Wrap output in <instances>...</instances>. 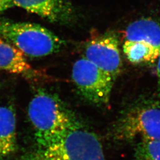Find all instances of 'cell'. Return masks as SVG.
Instances as JSON below:
<instances>
[{
	"mask_svg": "<svg viewBox=\"0 0 160 160\" xmlns=\"http://www.w3.org/2000/svg\"><path fill=\"white\" fill-rule=\"evenodd\" d=\"M28 115L38 147L57 142L80 123L57 95L43 90H39L32 98Z\"/></svg>",
	"mask_w": 160,
	"mask_h": 160,
	"instance_id": "6da1fadb",
	"label": "cell"
},
{
	"mask_svg": "<svg viewBox=\"0 0 160 160\" xmlns=\"http://www.w3.org/2000/svg\"><path fill=\"white\" fill-rule=\"evenodd\" d=\"M23 160H106L97 135L81 123L57 142L38 147Z\"/></svg>",
	"mask_w": 160,
	"mask_h": 160,
	"instance_id": "7a4b0ae2",
	"label": "cell"
},
{
	"mask_svg": "<svg viewBox=\"0 0 160 160\" xmlns=\"http://www.w3.org/2000/svg\"><path fill=\"white\" fill-rule=\"evenodd\" d=\"M0 38L16 46L26 56L46 57L59 51L65 42L39 24L0 18Z\"/></svg>",
	"mask_w": 160,
	"mask_h": 160,
	"instance_id": "3957f363",
	"label": "cell"
},
{
	"mask_svg": "<svg viewBox=\"0 0 160 160\" xmlns=\"http://www.w3.org/2000/svg\"><path fill=\"white\" fill-rule=\"evenodd\" d=\"M114 139L121 141H160V103L143 100L132 105L114 125Z\"/></svg>",
	"mask_w": 160,
	"mask_h": 160,
	"instance_id": "277c9868",
	"label": "cell"
},
{
	"mask_svg": "<svg viewBox=\"0 0 160 160\" xmlns=\"http://www.w3.org/2000/svg\"><path fill=\"white\" fill-rule=\"evenodd\" d=\"M123 51L133 64L153 63L160 54V24L151 18H142L126 28Z\"/></svg>",
	"mask_w": 160,
	"mask_h": 160,
	"instance_id": "5b68a950",
	"label": "cell"
},
{
	"mask_svg": "<svg viewBox=\"0 0 160 160\" xmlns=\"http://www.w3.org/2000/svg\"><path fill=\"white\" fill-rule=\"evenodd\" d=\"M72 78L81 96L96 104H108L113 86V78L84 57L75 61Z\"/></svg>",
	"mask_w": 160,
	"mask_h": 160,
	"instance_id": "8992f818",
	"label": "cell"
},
{
	"mask_svg": "<svg viewBox=\"0 0 160 160\" xmlns=\"http://www.w3.org/2000/svg\"><path fill=\"white\" fill-rule=\"evenodd\" d=\"M84 58L116 80L122 68L118 37L106 33L90 39L86 44Z\"/></svg>",
	"mask_w": 160,
	"mask_h": 160,
	"instance_id": "52a82bcc",
	"label": "cell"
},
{
	"mask_svg": "<svg viewBox=\"0 0 160 160\" xmlns=\"http://www.w3.org/2000/svg\"><path fill=\"white\" fill-rule=\"evenodd\" d=\"M16 6L61 25H70L77 18V12L68 0H13Z\"/></svg>",
	"mask_w": 160,
	"mask_h": 160,
	"instance_id": "ba28073f",
	"label": "cell"
},
{
	"mask_svg": "<svg viewBox=\"0 0 160 160\" xmlns=\"http://www.w3.org/2000/svg\"><path fill=\"white\" fill-rule=\"evenodd\" d=\"M0 70L30 79L39 76V72L33 68L23 53L2 38H0Z\"/></svg>",
	"mask_w": 160,
	"mask_h": 160,
	"instance_id": "9c48e42d",
	"label": "cell"
},
{
	"mask_svg": "<svg viewBox=\"0 0 160 160\" xmlns=\"http://www.w3.org/2000/svg\"><path fill=\"white\" fill-rule=\"evenodd\" d=\"M16 116L10 106H0V159L12 154L17 149Z\"/></svg>",
	"mask_w": 160,
	"mask_h": 160,
	"instance_id": "30bf717a",
	"label": "cell"
},
{
	"mask_svg": "<svg viewBox=\"0 0 160 160\" xmlns=\"http://www.w3.org/2000/svg\"><path fill=\"white\" fill-rule=\"evenodd\" d=\"M133 160H160V141L140 140L135 148Z\"/></svg>",
	"mask_w": 160,
	"mask_h": 160,
	"instance_id": "8fae6325",
	"label": "cell"
},
{
	"mask_svg": "<svg viewBox=\"0 0 160 160\" xmlns=\"http://www.w3.org/2000/svg\"><path fill=\"white\" fill-rule=\"evenodd\" d=\"M15 6L13 0H0V12H5Z\"/></svg>",
	"mask_w": 160,
	"mask_h": 160,
	"instance_id": "7c38bea8",
	"label": "cell"
},
{
	"mask_svg": "<svg viewBox=\"0 0 160 160\" xmlns=\"http://www.w3.org/2000/svg\"><path fill=\"white\" fill-rule=\"evenodd\" d=\"M157 61V78H158V92L160 98V54Z\"/></svg>",
	"mask_w": 160,
	"mask_h": 160,
	"instance_id": "4fadbf2b",
	"label": "cell"
}]
</instances>
